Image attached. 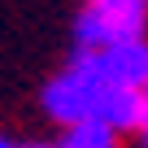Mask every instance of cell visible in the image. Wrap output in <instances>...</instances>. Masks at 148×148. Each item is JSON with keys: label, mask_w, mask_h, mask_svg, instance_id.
<instances>
[{"label": "cell", "mask_w": 148, "mask_h": 148, "mask_svg": "<svg viewBox=\"0 0 148 148\" xmlns=\"http://www.w3.org/2000/svg\"><path fill=\"white\" fill-rule=\"evenodd\" d=\"M144 92H148V87H144Z\"/></svg>", "instance_id": "cell-6"}, {"label": "cell", "mask_w": 148, "mask_h": 148, "mask_svg": "<svg viewBox=\"0 0 148 148\" xmlns=\"http://www.w3.org/2000/svg\"><path fill=\"white\" fill-rule=\"evenodd\" d=\"M148 0H83L74 13V52H96L122 39H148Z\"/></svg>", "instance_id": "cell-1"}, {"label": "cell", "mask_w": 148, "mask_h": 148, "mask_svg": "<svg viewBox=\"0 0 148 148\" xmlns=\"http://www.w3.org/2000/svg\"><path fill=\"white\" fill-rule=\"evenodd\" d=\"M0 148H18V139H9L5 131H0Z\"/></svg>", "instance_id": "cell-4"}, {"label": "cell", "mask_w": 148, "mask_h": 148, "mask_svg": "<svg viewBox=\"0 0 148 148\" xmlns=\"http://www.w3.org/2000/svg\"><path fill=\"white\" fill-rule=\"evenodd\" d=\"M144 148H148V144H144Z\"/></svg>", "instance_id": "cell-5"}, {"label": "cell", "mask_w": 148, "mask_h": 148, "mask_svg": "<svg viewBox=\"0 0 148 148\" xmlns=\"http://www.w3.org/2000/svg\"><path fill=\"white\" fill-rule=\"evenodd\" d=\"M57 148H118V135L109 126H74V131H61Z\"/></svg>", "instance_id": "cell-2"}, {"label": "cell", "mask_w": 148, "mask_h": 148, "mask_svg": "<svg viewBox=\"0 0 148 148\" xmlns=\"http://www.w3.org/2000/svg\"><path fill=\"white\" fill-rule=\"evenodd\" d=\"M18 148H57V144H44V139H22Z\"/></svg>", "instance_id": "cell-3"}]
</instances>
